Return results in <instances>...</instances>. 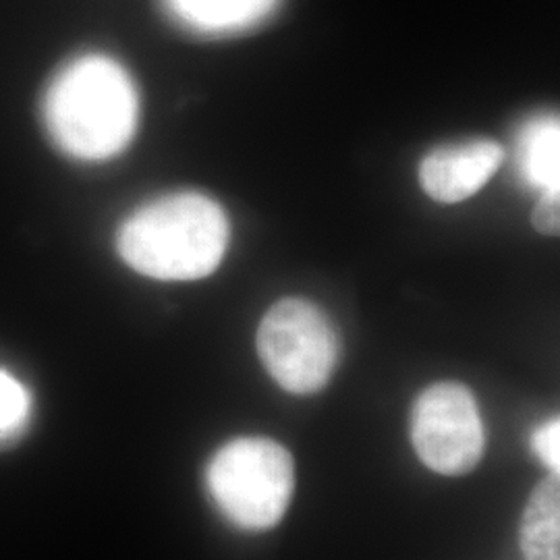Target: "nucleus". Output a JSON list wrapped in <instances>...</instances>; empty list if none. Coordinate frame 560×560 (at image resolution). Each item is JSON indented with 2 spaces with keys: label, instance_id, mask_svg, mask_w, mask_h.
<instances>
[{
  "label": "nucleus",
  "instance_id": "12",
  "mask_svg": "<svg viewBox=\"0 0 560 560\" xmlns=\"http://www.w3.org/2000/svg\"><path fill=\"white\" fill-rule=\"evenodd\" d=\"M560 194H544L532 214L536 231L548 237H557L560 231Z\"/></svg>",
  "mask_w": 560,
  "mask_h": 560
},
{
  "label": "nucleus",
  "instance_id": "5",
  "mask_svg": "<svg viewBox=\"0 0 560 560\" xmlns=\"http://www.w3.org/2000/svg\"><path fill=\"white\" fill-rule=\"evenodd\" d=\"M411 441L421 463L442 476L471 471L483 455L486 430L474 393L439 382L421 393L411 413Z\"/></svg>",
  "mask_w": 560,
  "mask_h": 560
},
{
  "label": "nucleus",
  "instance_id": "3",
  "mask_svg": "<svg viewBox=\"0 0 560 560\" xmlns=\"http://www.w3.org/2000/svg\"><path fill=\"white\" fill-rule=\"evenodd\" d=\"M206 481L226 520L247 532H264L275 527L289 509L295 465L277 441L235 439L212 457Z\"/></svg>",
  "mask_w": 560,
  "mask_h": 560
},
{
  "label": "nucleus",
  "instance_id": "8",
  "mask_svg": "<svg viewBox=\"0 0 560 560\" xmlns=\"http://www.w3.org/2000/svg\"><path fill=\"white\" fill-rule=\"evenodd\" d=\"M517 164L523 179L544 194L560 191V125L555 115L529 120L520 133Z\"/></svg>",
  "mask_w": 560,
  "mask_h": 560
},
{
  "label": "nucleus",
  "instance_id": "10",
  "mask_svg": "<svg viewBox=\"0 0 560 560\" xmlns=\"http://www.w3.org/2000/svg\"><path fill=\"white\" fill-rule=\"evenodd\" d=\"M32 399L20 381L0 370V439L18 434L30 416Z\"/></svg>",
  "mask_w": 560,
  "mask_h": 560
},
{
  "label": "nucleus",
  "instance_id": "1",
  "mask_svg": "<svg viewBox=\"0 0 560 560\" xmlns=\"http://www.w3.org/2000/svg\"><path fill=\"white\" fill-rule=\"evenodd\" d=\"M46 125L60 150L80 161H108L136 136L140 98L117 60L88 55L69 62L48 88Z\"/></svg>",
  "mask_w": 560,
  "mask_h": 560
},
{
  "label": "nucleus",
  "instance_id": "9",
  "mask_svg": "<svg viewBox=\"0 0 560 560\" xmlns=\"http://www.w3.org/2000/svg\"><path fill=\"white\" fill-rule=\"evenodd\" d=\"M520 538L525 560H560L559 476L541 481L532 492L523 511Z\"/></svg>",
  "mask_w": 560,
  "mask_h": 560
},
{
  "label": "nucleus",
  "instance_id": "7",
  "mask_svg": "<svg viewBox=\"0 0 560 560\" xmlns=\"http://www.w3.org/2000/svg\"><path fill=\"white\" fill-rule=\"evenodd\" d=\"M280 0H166L168 11L185 27L226 36L258 25L279 7Z\"/></svg>",
  "mask_w": 560,
  "mask_h": 560
},
{
  "label": "nucleus",
  "instance_id": "2",
  "mask_svg": "<svg viewBox=\"0 0 560 560\" xmlns=\"http://www.w3.org/2000/svg\"><path fill=\"white\" fill-rule=\"evenodd\" d=\"M221 206L201 194H173L141 206L122 222L117 249L122 261L156 280H198L221 266L229 245Z\"/></svg>",
  "mask_w": 560,
  "mask_h": 560
},
{
  "label": "nucleus",
  "instance_id": "11",
  "mask_svg": "<svg viewBox=\"0 0 560 560\" xmlns=\"http://www.w3.org/2000/svg\"><path fill=\"white\" fill-rule=\"evenodd\" d=\"M534 453L540 457L541 463L559 476L560 469V421L559 418L544 421L532 436Z\"/></svg>",
  "mask_w": 560,
  "mask_h": 560
},
{
  "label": "nucleus",
  "instance_id": "6",
  "mask_svg": "<svg viewBox=\"0 0 560 560\" xmlns=\"http://www.w3.org/2000/svg\"><path fill=\"white\" fill-rule=\"evenodd\" d=\"M502 159L504 150L494 140L442 145L421 162V187L432 200L442 203L467 200L497 175Z\"/></svg>",
  "mask_w": 560,
  "mask_h": 560
},
{
  "label": "nucleus",
  "instance_id": "4",
  "mask_svg": "<svg viewBox=\"0 0 560 560\" xmlns=\"http://www.w3.org/2000/svg\"><path fill=\"white\" fill-rule=\"evenodd\" d=\"M258 353L268 374L293 395L322 390L339 365V337L318 305L300 298L275 303L258 328Z\"/></svg>",
  "mask_w": 560,
  "mask_h": 560
}]
</instances>
